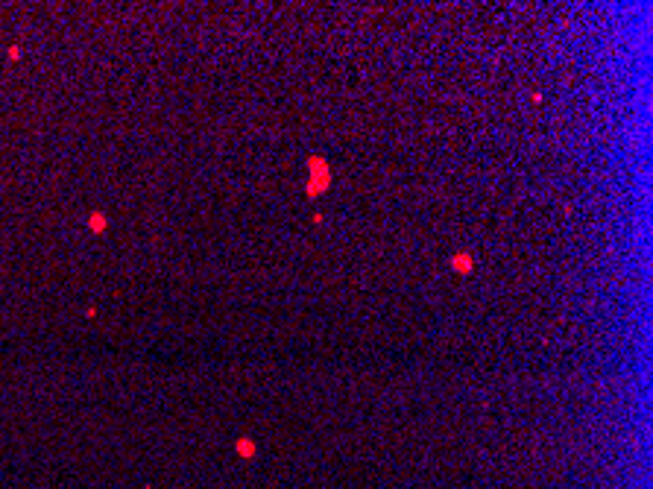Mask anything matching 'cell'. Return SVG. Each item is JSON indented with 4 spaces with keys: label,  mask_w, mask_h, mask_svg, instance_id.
<instances>
[{
    "label": "cell",
    "mask_w": 653,
    "mask_h": 489,
    "mask_svg": "<svg viewBox=\"0 0 653 489\" xmlns=\"http://www.w3.org/2000/svg\"><path fill=\"white\" fill-rule=\"evenodd\" d=\"M469 264H472V258H469V255H457V258H454V267H457L460 273H466V270H472Z\"/></svg>",
    "instance_id": "1"
},
{
    "label": "cell",
    "mask_w": 653,
    "mask_h": 489,
    "mask_svg": "<svg viewBox=\"0 0 653 489\" xmlns=\"http://www.w3.org/2000/svg\"><path fill=\"white\" fill-rule=\"evenodd\" d=\"M91 229H94V231H100V229H106V217H100V214H94V217H91Z\"/></svg>",
    "instance_id": "2"
}]
</instances>
